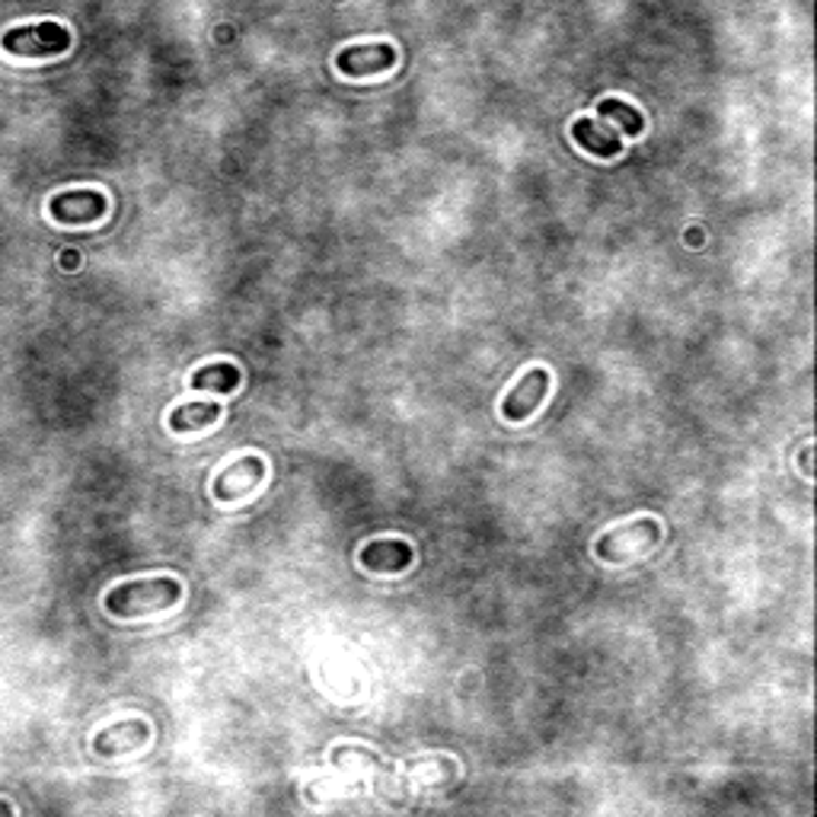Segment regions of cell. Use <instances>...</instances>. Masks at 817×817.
I'll use <instances>...</instances> for the list:
<instances>
[{
    "instance_id": "obj_1",
    "label": "cell",
    "mask_w": 817,
    "mask_h": 817,
    "mask_svg": "<svg viewBox=\"0 0 817 817\" xmlns=\"http://www.w3.org/2000/svg\"><path fill=\"white\" fill-rule=\"evenodd\" d=\"M182 597V585L176 578H134L122 582L105 594V611L119 619H134L148 613L170 611Z\"/></svg>"
},
{
    "instance_id": "obj_2",
    "label": "cell",
    "mask_w": 817,
    "mask_h": 817,
    "mask_svg": "<svg viewBox=\"0 0 817 817\" xmlns=\"http://www.w3.org/2000/svg\"><path fill=\"white\" fill-rule=\"evenodd\" d=\"M662 539V527L658 521L652 517H638V521H629L623 527H613L607 534H601L594 553L601 562H629L636 556H645L648 549H655Z\"/></svg>"
},
{
    "instance_id": "obj_3",
    "label": "cell",
    "mask_w": 817,
    "mask_h": 817,
    "mask_svg": "<svg viewBox=\"0 0 817 817\" xmlns=\"http://www.w3.org/2000/svg\"><path fill=\"white\" fill-rule=\"evenodd\" d=\"M71 49V32L61 23H32V26H13L3 32V51L17 54V58H51V54H64Z\"/></svg>"
},
{
    "instance_id": "obj_4",
    "label": "cell",
    "mask_w": 817,
    "mask_h": 817,
    "mask_svg": "<svg viewBox=\"0 0 817 817\" xmlns=\"http://www.w3.org/2000/svg\"><path fill=\"white\" fill-rule=\"evenodd\" d=\"M549 383H553V377H549L546 367H531L521 381L514 383L508 396L502 400V418L505 422H527L539 408V403L546 400Z\"/></svg>"
},
{
    "instance_id": "obj_5",
    "label": "cell",
    "mask_w": 817,
    "mask_h": 817,
    "mask_svg": "<svg viewBox=\"0 0 817 817\" xmlns=\"http://www.w3.org/2000/svg\"><path fill=\"white\" fill-rule=\"evenodd\" d=\"M396 64V49L390 42H364V46H349L339 51L335 68L342 77H374L390 71Z\"/></svg>"
},
{
    "instance_id": "obj_6",
    "label": "cell",
    "mask_w": 817,
    "mask_h": 817,
    "mask_svg": "<svg viewBox=\"0 0 817 817\" xmlns=\"http://www.w3.org/2000/svg\"><path fill=\"white\" fill-rule=\"evenodd\" d=\"M105 195L93 192V189H80V192H61L49 202V214L58 224H93L105 214Z\"/></svg>"
},
{
    "instance_id": "obj_7",
    "label": "cell",
    "mask_w": 817,
    "mask_h": 817,
    "mask_svg": "<svg viewBox=\"0 0 817 817\" xmlns=\"http://www.w3.org/2000/svg\"><path fill=\"white\" fill-rule=\"evenodd\" d=\"M262 480H265V460L255 457V454L240 457L233 466L218 473V480H214V498H218V502L246 498Z\"/></svg>"
},
{
    "instance_id": "obj_8",
    "label": "cell",
    "mask_w": 817,
    "mask_h": 817,
    "mask_svg": "<svg viewBox=\"0 0 817 817\" xmlns=\"http://www.w3.org/2000/svg\"><path fill=\"white\" fill-rule=\"evenodd\" d=\"M361 565L367 572H383V575L406 572L412 565V546L406 539H371L361 549Z\"/></svg>"
},
{
    "instance_id": "obj_9",
    "label": "cell",
    "mask_w": 817,
    "mask_h": 817,
    "mask_svg": "<svg viewBox=\"0 0 817 817\" xmlns=\"http://www.w3.org/2000/svg\"><path fill=\"white\" fill-rule=\"evenodd\" d=\"M148 738H151L148 722L128 718V722H115L112 728L100 732V735L93 738V750L102 754V757H115V754H125L131 747H141Z\"/></svg>"
},
{
    "instance_id": "obj_10",
    "label": "cell",
    "mask_w": 817,
    "mask_h": 817,
    "mask_svg": "<svg viewBox=\"0 0 817 817\" xmlns=\"http://www.w3.org/2000/svg\"><path fill=\"white\" fill-rule=\"evenodd\" d=\"M572 138L578 141V148H585L587 153H594L601 160H613L616 153H623V138L613 128H607L604 122H594V119H575Z\"/></svg>"
},
{
    "instance_id": "obj_11",
    "label": "cell",
    "mask_w": 817,
    "mask_h": 817,
    "mask_svg": "<svg viewBox=\"0 0 817 817\" xmlns=\"http://www.w3.org/2000/svg\"><path fill=\"white\" fill-rule=\"evenodd\" d=\"M243 381V374H240V367L236 364H230V361H214V364H204L199 367L195 374H192V383L189 386H195V390H211V393H233L236 386Z\"/></svg>"
},
{
    "instance_id": "obj_12",
    "label": "cell",
    "mask_w": 817,
    "mask_h": 817,
    "mask_svg": "<svg viewBox=\"0 0 817 817\" xmlns=\"http://www.w3.org/2000/svg\"><path fill=\"white\" fill-rule=\"evenodd\" d=\"M597 112H601L604 122H613V125L619 128L623 134H629V138H638L645 131V115L638 112L633 102L619 100V97H604V100L597 102Z\"/></svg>"
},
{
    "instance_id": "obj_13",
    "label": "cell",
    "mask_w": 817,
    "mask_h": 817,
    "mask_svg": "<svg viewBox=\"0 0 817 817\" xmlns=\"http://www.w3.org/2000/svg\"><path fill=\"white\" fill-rule=\"evenodd\" d=\"M221 418V406L218 403H185L170 412V428L176 434L202 432L208 425H214Z\"/></svg>"
},
{
    "instance_id": "obj_14",
    "label": "cell",
    "mask_w": 817,
    "mask_h": 817,
    "mask_svg": "<svg viewBox=\"0 0 817 817\" xmlns=\"http://www.w3.org/2000/svg\"><path fill=\"white\" fill-rule=\"evenodd\" d=\"M808 460H811V451L801 454V470H805V473H811V463H808Z\"/></svg>"
},
{
    "instance_id": "obj_15",
    "label": "cell",
    "mask_w": 817,
    "mask_h": 817,
    "mask_svg": "<svg viewBox=\"0 0 817 817\" xmlns=\"http://www.w3.org/2000/svg\"><path fill=\"white\" fill-rule=\"evenodd\" d=\"M0 815H13V805H7V801H0Z\"/></svg>"
}]
</instances>
